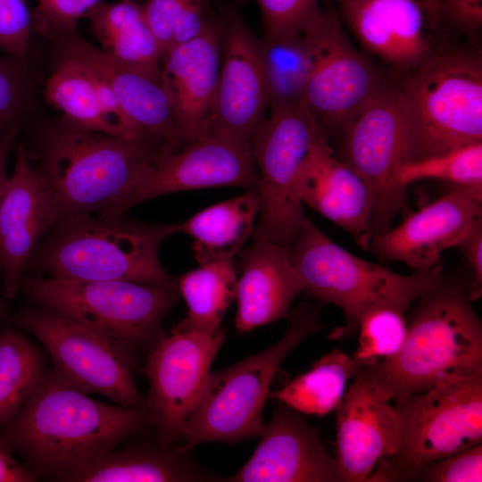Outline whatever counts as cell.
<instances>
[{"label": "cell", "instance_id": "obj_26", "mask_svg": "<svg viewBox=\"0 0 482 482\" xmlns=\"http://www.w3.org/2000/svg\"><path fill=\"white\" fill-rule=\"evenodd\" d=\"M238 254L236 329L245 333L287 319L294 299L304 289L288 248L252 236L250 245Z\"/></svg>", "mask_w": 482, "mask_h": 482}, {"label": "cell", "instance_id": "obj_21", "mask_svg": "<svg viewBox=\"0 0 482 482\" xmlns=\"http://www.w3.org/2000/svg\"><path fill=\"white\" fill-rule=\"evenodd\" d=\"M56 41L59 49L80 58L104 79L125 113L161 145L162 153L177 152L185 145L161 72L123 64L78 32L60 37Z\"/></svg>", "mask_w": 482, "mask_h": 482}, {"label": "cell", "instance_id": "obj_23", "mask_svg": "<svg viewBox=\"0 0 482 482\" xmlns=\"http://www.w3.org/2000/svg\"><path fill=\"white\" fill-rule=\"evenodd\" d=\"M338 6L362 47L396 76L419 66L433 49L420 0H338Z\"/></svg>", "mask_w": 482, "mask_h": 482}, {"label": "cell", "instance_id": "obj_1", "mask_svg": "<svg viewBox=\"0 0 482 482\" xmlns=\"http://www.w3.org/2000/svg\"><path fill=\"white\" fill-rule=\"evenodd\" d=\"M151 425L145 407L96 401L55 373L43 374L11 420V442L38 470L62 480Z\"/></svg>", "mask_w": 482, "mask_h": 482}, {"label": "cell", "instance_id": "obj_15", "mask_svg": "<svg viewBox=\"0 0 482 482\" xmlns=\"http://www.w3.org/2000/svg\"><path fill=\"white\" fill-rule=\"evenodd\" d=\"M257 185L250 145L209 131L177 152L156 154L125 197L99 216H121L138 203L174 192L225 186L256 189Z\"/></svg>", "mask_w": 482, "mask_h": 482}, {"label": "cell", "instance_id": "obj_27", "mask_svg": "<svg viewBox=\"0 0 482 482\" xmlns=\"http://www.w3.org/2000/svg\"><path fill=\"white\" fill-rule=\"evenodd\" d=\"M157 438V437H156ZM75 482H201L223 481L198 464L190 451L176 445L138 442L110 450L66 475Z\"/></svg>", "mask_w": 482, "mask_h": 482}, {"label": "cell", "instance_id": "obj_42", "mask_svg": "<svg viewBox=\"0 0 482 482\" xmlns=\"http://www.w3.org/2000/svg\"><path fill=\"white\" fill-rule=\"evenodd\" d=\"M187 0H147L142 4L145 20L162 54L171 46L176 19Z\"/></svg>", "mask_w": 482, "mask_h": 482}, {"label": "cell", "instance_id": "obj_38", "mask_svg": "<svg viewBox=\"0 0 482 482\" xmlns=\"http://www.w3.org/2000/svg\"><path fill=\"white\" fill-rule=\"evenodd\" d=\"M32 12L33 31L57 38L77 32L79 20L101 0H36Z\"/></svg>", "mask_w": 482, "mask_h": 482}, {"label": "cell", "instance_id": "obj_19", "mask_svg": "<svg viewBox=\"0 0 482 482\" xmlns=\"http://www.w3.org/2000/svg\"><path fill=\"white\" fill-rule=\"evenodd\" d=\"M337 409L336 457L343 482H363L396 452L400 420L394 405L358 370Z\"/></svg>", "mask_w": 482, "mask_h": 482}, {"label": "cell", "instance_id": "obj_18", "mask_svg": "<svg viewBox=\"0 0 482 482\" xmlns=\"http://www.w3.org/2000/svg\"><path fill=\"white\" fill-rule=\"evenodd\" d=\"M248 461L228 482H343L334 458L302 413L278 401Z\"/></svg>", "mask_w": 482, "mask_h": 482}, {"label": "cell", "instance_id": "obj_29", "mask_svg": "<svg viewBox=\"0 0 482 482\" xmlns=\"http://www.w3.org/2000/svg\"><path fill=\"white\" fill-rule=\"evenodd\" d=\"M256 189L213 204L179 224V232L194 238V251L200 264L233 261L253 234L259 214Z\"/></svg>", "mask_w": 482, "mask_h": 482}, {"label": "cell", "instance_id": "obj_43", "mask_svg": "<svg viewBox=\"0 0 482 482\" xmlns=\"http://www.w3.org/2000/svg\"><path fill=\"white\" fill-rule=\"evenodd\" d=\"M211 16L208 0H187L176 19L170 46L187 42L197 37Z\"/></svg>", "mask_w": 482, "mask_h": 482}, {"label": "cell", "instance_id": "obj_47", "mask_svg": "<svg viewBox=\"0 0 482 482\" xmlns=\"http://www.w3.org/2000/svg\"><path fill=\"white\" fill-rule=\"evenodd\" d=\"M420 1L425 10L427 18L430 20L435 13V11L437 7L439 0H420Z\"/></svg>", "mask_w": 482, "mask_h": 482}, {"label": "cell", "instance_id": "obj_36", "mask_svg": "<svg viewBox=\"0 0 482 482\" xmlns=\"http://www.w3.org/2000/svg\"><path fill=\"white\" fill-rule=\"evenodd\" d=\"M21 61L0 54V140L18 129L29 102L30 81Z\"/></svg>", "mask_w": 482, "mask_h": 482}, {"label": "cell", "instance_id": "obj_5", "mask_svg": "<svg viewBox=\"0 0 482 482\" xmlns=\"http://www.w3.org/2000/svg\"><path fill=\"white\" fill-rule=\"evenodd\" d=\"M288 250L303 292L344 312L345 323L331 332L333 339L354 335L361 318L373 308L392 306L406 312L445 278L442 266L403 275L363 260L336 244L308 217Z\"/></svg>", "mask_w": 482, "mask_h": 482}, {"label": "cell", "instance_id": "obj_44", "mask_svg": "<svg viewBox=\"0 0 482 482\" xmlns=\"http://www.w3.org/2000/svg\"><path fill=\"white\" fill-rule=\"evenodd\" d=\"M456 247L461 249L472 271L470 296L473 302L482 293V218L474 222Z\"/></svg>", "mask_w": 482, "mask_h": 482}, {"label": "cell", "instance_id": "obj_3", "mask_svg": "<svg viewBox=\"0 0 482 482\" xmlns=\"http://www.w3.org/2000/svg\"><path fill=\"white\" fill-rule=\"evenodd\" d=\"M395 79L410 119V162L482 142V53L478 43L440 34L430 54Z\"/></svg>", "mask_w": 482, "mask_h": 482}, {"label": "cell", "instance_id": "obj_2", "mask_svg": "<svg viewBox=\"0 0 482 482\" xmlns=\"http://www.w3.org/2000/svg\"><path fill=\"white\" fill-rule=\"evenodd\" d=\"M470 293L445 277L418 299L399 352L359 370L391 401L482 370V323Z\"/></svg>", "mask_w": 482, "mask_h": 482}, {"label": "cell", "instance_id": "obj_4", "mask_svg": "<svg viewBox=\"0 0 482 482\" xmlns=\"http://www.w3.org/2000/svg\"><path fill=\"white\" fill-rule=\"evenodd\" d=\"M159 153L162 147L150 138L116 137L62 120L47 133L37 170L59 219L102 213L125 197Z\"/></svg>", "mask_w": 482, "mask_h": 482}, {"label": "cell", "instance_id": "obj_25", "mask_svg": "<svg viewBox=\"0 0 482 482\" xmlns=\"http://www.w3.org/2000/svg\"><path fill=\"white\" fill-rule=\"evenodd\" d=\"M302 202L350 234L366 249L371 237V198L363 180L339 161L321 133L313 142L295 181Z\"/></svg>", "mask_w": 482, "mask_h": 482}, {"label": "cell", "instance_id": "obj_17", "mask_svg": "<svg viewBox=\"0 0 482 482\" xmlns=\"http://www.w3.org/2000/svg\"><path fill=\"white\" fill-rule=\"evenodd\" d=\"M220 74L209 131L249 145L269 110L257 38L234 10L226 12Z\"/></svg>", "mask_w": 482, "mask_h": 482}, {"label": "cell", "instance_id": "obj_10", "mask_svg": "<svg viewBox=\"0 0 482 482\" xmlns=\"http://www.w3.org/2000/svg\"><path fill=\"white\" fill-rule=\"evenodd\" d=\"M408 110L396 79L389 81L345 127L336 157L365 183L371 198V236L386 232L404 206L399 181L411 161Z\"/></svg>", "mask_w": 482, "mask_h": 482}, {"label": "cell", "instance_id": "obj_14", "mask_svg": "<svg viewBox=\"0 0 482 482\" xmlns=\"http://www.w3.org/2000/svg\"><path fill=\"white\" fill-rule=\"evenodd\" d=\"M225 342V332L172 330L148 352L145 373L149 382L145 400L157 439L175 445L187 418L199 402L211 365Z\"/></svg>", "mask_w": 482, "mask_h": 482}, {"label": "cell", "instance_id": "obj_20", "mask_svg": "<svg viewBox=\"0 0 482 482\" xmlns=\"http://www.w3.org/2000/svg\"><path fill=\"white\" fill-rule=\"evenodd\" d=\"M224 21L211 16L195 38L168 48L161 74L185 144L207 134L220 74Z\"/></svg>", "mask_w": 482, "mask_h": 482}, {"label": "cell", "instance_id": "obj_48", "mask_svg": "<svg viewBox=\"0 0 482 482\" xmlns=\"http://www.w3.org/2000/svg\"><path fill=\"white\" fill-rule=\"evenodd\" d=\"M4 314V304L0 303V320L3 318Z\"/></svg>", "mask_w": 482, "mask_h": 482}, {"label": "cell", "instance_id": "obj_31", "mask_svg": "<svg viewBox=\"0 0 482 482\" xmlns=\"http://www.w3.org/2000/svg\"><path fill=\"white\" fill-rule=\"evenodd\" d=\"M360 366L353 356L335 348L314 362L310 370L297 376L269 398L279 401L302 414L324 416L340 405L346 382Z\"/></svg>", "mask_w": 482, "mask_h": 482}, {"label": "cell", "instance_id": "obj_7", "mask_svg": "<svg viewBox=\"0 0 482 482\" xmlns=\"http://www.w3.org/2000/svg\"><path fill=\"white\" fill-rule=\"evenodd\" d=\"M320 304L303 303L289 312L284 335L264 350L210 373L203 395L185 422L178 447L237 443L260 436L262 410L281 362L306 337L322 328ZM178 441V442H179Z\"/></svg>", "mask_w": 482, "mask_h": 482}, {"label": "cell", "instance_id": "obj_40", "mask_svg": "<svg viewBox=\"0 0 482 482\" xmlns=\"http://www.w3.org/2000/svg\"><path fill=\"white\" fill-rule=\"evenodd\" d=\"M32 12L27 0H0V52L23 59L29 48Z\"/></svg>", "mask_w": 482, "mask_h": 482}, {"label": "cell", "instance_id": "obj_32", "mask_svg": "<svg viewBox=\"0 0 482 482\" xmlns=\"http://www.w3.org/2000/svg\"><path fill=\"white\" fill-rule=\"evenodd\" d=\"M237 280L233 261L204 263L180 276L177 284L187 314L172 330L216 333L236 298Z\"/></svg>", "mask_w": 482, "mask_h": 482}, {"label": "cell", "instance_id": "obj_22", "mask_svg": "<svg viewBox=\"0 0 482 482\" xmlns=\"http://www.w3.org/2000/svg\"><path fill=\"white\" fill-rule=\"evenodd\" d=\"M58 220L51 194L29 164L25 147L20 145L13 171L0 197V264L6 298L16 295L26 262Z\"/></svg>", "mask_w": 482, "mask_h": 482}, {"label": "cell", "instance_id": "obj_46", "mask_svg": "<svg viewBox=\"0 0 482 482\" xmlns=\"http://www.w3.org/2000/svg\"><path fill=\"white\" fill-rule=\"evenodd\" d=\"M17 133L18 129H13L0 140V197L9 178L6 170L7 159Z\"/></svg>", "mask_w": 482, "mask_h": 482}, {"label": "cell", "instance_id": "obj_8", "mask_svg": "<svg viewBox=\"0 0 482 482\" xmlns=\"http://www.w3.org/2000/svg\"><path fill=\"white\" fill-rule=\"evenodd\" d=\"M21 285L35 303L133 350L150 349L163 336L162 320L180 295L177 280L28 278Z\"/></svg>", "mask_w": 482, "mask_h": 482}, {"label": "cell", "instance_id": "obj_24", "mask_svg": "<svg viewBox=\"0 0 482 482\" xmlns=\"http://www.w3.org/2000/svg\"><path fill=\"white\" fill-rule=\"evenodd\" d=\"M57 52L44 96L62 113L63 121L116 137L149 138L125 113L108 83L93 67L62 49Z\"/></svg>", "mask_w": 482, "mask_h": 482}, {"label": "cell", "instance_id": "obj_30", "mask_svg": "<svg viewBox=\"0 0 482 482\" xmlns=\"http://www.w3.org/2000/svg\"><path fill=\"white\" fill-rule=\"evenodd\" d=\"M269 109L303 104L313 63L312 40L307 26L295 35L257 38Z\"/></svg>", "mask_w": 482, "mask_h": 482}, {"label": "cell", "instance_id": "obj_45", "mask_svg": "<svg viewBox=\"0 0 482 482\" xmlns=\"http://www.w3.org/2000/svg\"><path fill=\"white\" fill-rule=\"evenodd\" d=\"M34 477L12 457L0 439V482H29Z\"/></svg>", "mask_w": 482, "mask_h": 482}, {"label": "cell", "instance_id": "obj_34", "mask_svg": "<svg viewBox=\"0 0 482 482\" xmlns=\"http://www.w3.org/2000/svg\"><path fill=\"white\" fill-rule=\"evenodd\" d=\"M424 179L441 180L453 187L482 188V142L472 143L406 163L400 184Z\"/></svg>", "mask_w": 482, "mask_h": 482}, {"label": "cell", "instance_id": "obj_33", "mask_svg": "<svg viewBox=\"0 0 482 482\" xmlns=\"http://www.w3.org/2000/svg\"><path fill=\"white\" fill-rule=\"evenodd\" d=\"M43 374L41 357L28 339L11 330L0 334V423L19 413Z\"/></svg>", "mask_w": 482, "mask_h": 482}, {"label": "cell", "instance_id": "obj_16", "mask_svg": "<svg viewBox=\"0 0 482 482\" xmlns=\"http://www.w3.org/2000/svg\"><path fill=\"white\" fill-rule=\"evenodd\" d=\"M482 218V188L453 187L409 214L398 226L372 235L366 249L384 260L420 270L442 266L443 253Z\"/></svg>", "mask_w": 482, "mask_h": 482}, {"label": "cell", "instance_id": "obj_28", "mask_svg": "<svg viewBox=\"0 0 482 482\" xmlns=\"http://www.w3.org/2000/svg\"><path fill=\"white\" fill-rule=\"evenodd\" d=\"M100 49L114 60L160 73L162 51L136 0L100 2L86 17Z\"/></svg>", "mask_w": 482, "mask_h": 482}, {"label": "cell", "instance_id": "obj_6", "mask_svg": "<svg viewBox=\"0 0 482 482\" xmlns=\"http://www.w3.org/2000/svg\"><path fill=\"white\" fill-rule=\"evenodd\" d=\"M38 253L51 278L127 280L151 285L175 281L162 267L159 248L179 224H151L89 213L60 218Z\"/></svg>", "mask_w": 482, "mask_h": 482}, {"label": "cell", "instance_id": "obj_37", "mask_svg": "<svg viewBox=\"0 0 482 482\" xmlns=\"http://www.w3.org/2000/svg\"><path fill=\"white\" fill-rule=\"evenodd\" d=\"M258 4L263 37L280 38L302 32L320 8V0H253Z\"/></svg>", "mask_w": 482, "mask_h": 482}, {"label": "cell", "instance_id": "obj_9", "mask_svg": "<svg viewBox=\"0 0 482 482\" xmlns=\"http://www.w3.org/2000/svg\"><path fill=\"white\" fill-rule=\"evenodd\" d=\"M393 400L397 449L366 481H409L420 467L482 442V370Z\"/></svg>", "mask_w": 482, "mask_h": 482}, {"label": "cell", "instance_id": "obj_35", "mask_svg": "<svg viewBox=\"0 0 482 482\" xmlns=\"http://www.w3.org/2000/svg\"><path fill=\"white\" fill-rule=\"evenodd\" d=\"M404 312L395 307L379 306L361 318L359 344L353 356L360 367L374 364L399 352L407 335Z\"/></svg>", "mask_w": 482, "mask_h": 482}, {"label": "cell", "instance_id": "obj_41", "mask_svg": "<svg viewBox=\"0 0 482 482\" xmlns=\"http://www.w3.org/2000/svg\"><path fill=\"white\" fill-rule=\"evenodd\" d=\"M429 22L436 32L444 29L478 43L482 29V0H440Z\"/></svg>", "mask_w": 482, "mask_h": 482}, {"label": "cell", "instance_id": "obj_13", "mask_svg": "<svg viewBox=\"0 0 482 482\" xmlns=\"http://www.w3.org/2000/svg\"><path fill=\"white\" fill-rule=\"evenodd\" d=\"M15 320L42 343L59 378L121 406L145 407L133 377L135 350L43 306L20 312Z\"/></svg>", "mask_w": 482, "mask_h": 482}, {"label": "cell", "instance_id": "obj_39", "mask_svg": "<svg viewBox=\"0 0 482 482\" xmlns=\"http://www.w3.org/2000/svg\"><path fill=\"white\" fill-rule=\"evenodd\" d=\"M409 481L481 482L482 444L420 467L411 476Z\"/></svg>", "mask_w": 482, "mask_h": 482}, {"label": "cell", "instance_id": "obj_12", "mask_svg": "<svg viewBox=\"0 0 482 482\" xmlns=\"http://www.w3.org/2000/svg\"><path fill=\"white\" fill-rule=\"evenodd\" d=\"M307 28L313 63L303 103L327 138L340 136L391 78L355 47L335 11L320 8Z\"/></svg>", "mask_w": 482, "mask_h": 482}, {"label": "cell", "instance_id": "obj_11", "mask_svg": "<svg viewBox=\"0 0 482 482\" xmlns=\"http://www.w3.org/2000/svg\"><path fill=\"white\" fill-rule=\"evenodd\" d=\"M269 110L250 143L260 201L252 236L288 248L307 218L295 181L313 142L323 131L303 104Z\"/></svg>", "mask_w": 482, "mask_h": 482}]
</instances>
